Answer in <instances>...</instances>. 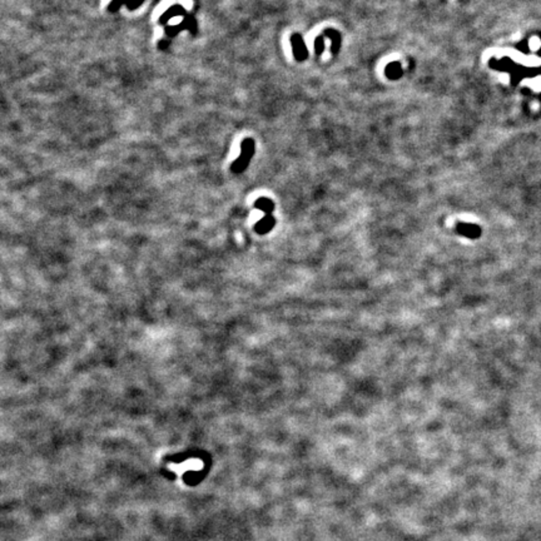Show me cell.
I'll use <instances>...</instances> for the list:
<instances>
[{"label": "cell", "instance_id": "cell-1", "mask_svg": "<svg viewBox=\"0 0 541 541\" xmlns=\"http://www.w3.org/2000/svg\"><path fill=\"white\" fill-rule=\"evenodd\" d=\"M291 45H292V53L294 59L298 63L304 62V60L308 58V50H307L306 43H304L303 38H302L301 34L294 33L291 35L290 38Z\"/></svg>", "mask_w": 541, "mask_h": 541}, {"label": "cell", "instance_id": "cell-2", "mask_svg": "<svg viewBox=\"0 0 541 541\" xmlns=\"http://www.w3.org/2000/svg\"><path fill=\"white\" fill-rule=\"evenodd\" d=\"M456 232L460 236L470 240H476L481 236V228L474 223H457L456 225Z\"/></svg>", "mask_w": 541, "mask_h": 541}, {"label": "cell", "instance_id": "cell-3", "mask_svg": "<svg viewBox=\"0 0 541 541\" xmlns=\"http://www.w3.org/2000/svg\"><path fill=\"white\" fill-rule=\"evenodd\" d=\"M185 9L182 7V5L179 4H176V5H172L171 8H169L168 10H166V12L163 13V14L161 15V18H159L158 23L159 24H167L169 22L171 19H173V18L176 17H185Z\"/></svg>", "mask_w": 541, "mask_h": 541}, {"label": "cell", "instance_id": "cell-4", "mask_svg": "<svg viewBox=\"0 0 541 541\" xmlns=\"http://www.w3.org/2000/svg\"><path fill=\"white\" fill-rule=\"evenodd\" d=\"M325 36H328L331 39V54L337 55L339 49H341L342 44V35L338 33L336 29H326Z\"/></svg>", "mask_w": 541, "mask_h": 541}, {"label": "cell", "instance_id": "cell-5", "mask_svg": "<svg viewBox=\"0 0 541 541\" xmlns=\"http://www.w3.org/2000/svg\"><path fill=\"white\" fill-rule=\"evenodd\" d=\"M275 225H276V219L273 218L272 214H266L263 218H261L258 222H257L256 227L254 228H256L257 232L261 233V235H266V233H268L269 230L275 227Z\"/></svg>", "mask_w": 541, "mask_h": 541}, {"label": "cell", "instance_id": "cell-6", "mask_svg": "<svg viewBox=\"0 0 541 541\" xmlns=\"http://www.w3.org/2000/svg\"><path fill=\"white\" fill-rule=\"evenodd\" d=\"M384 74H386L387 78L392 79V81L400 79L402 75H404V70H402L401 63L400 62L389 63V64L386 65V68H384Z\"/></svg>", "mask_w": 541, "mask_h": 541}, {"label": "cell", "instance_id": "cell-7", "mask_svg": "<svg viewBox=\"0 0 541 541\" xmlns=\"http://www.w3.org/2000/svg\"><path fill=\"white\" fill-rule=\"evenodd\" d=\"M254 150H256V144H254V140L252 138H245L241 143V154L243 158L249 159L251 161L252 157L254 156Z\"/></svg>", "mask_w": 541, "mask_h": 541}, {"label": "cell", "instance_id": "cell-8", "mask_svg": "<svg viewBox=\"0 0 541 541\" xmlns=\"http://www.w3.org/2000/svg\"><path fill=\"white\" fill-rule=\"evenodd\" d=\"M254 207H256L257 209H259V211L264 212L266 214H272L273 209H275V203H273V201H270L269 198L261 197L256 201Z\"/></svg>", "mask_w": 541, "mask_h": 541}, {"label": "cell", "instance_id": "cell-9", "mask_svg": "<svg viewBox=\"0 0 541 541\" xmlns=\"http://www.w3.org/2000/svg\"><path fill=\"white\" fill-rule=\"evenodd\" d=\"M249 162L251 161H248V159L243 158L242 156H240V157H237V159H236V161L230 164V171H232L233 173H242V172L246 171V168L248 167Z\"/></svg>", "mask_w": 541, "mask_h": 541}, {"label": "cell", "instance_id": "cell-10", "mask_svg": "<svg viewBox=\"0 0 541 541\" xmlns=\"http://www.w3.org/2000/svg\"><path fill=\"white\" fill-rule=\"evenodd\" d=\"M182 23H183V25H184L185 30H189L192 35H196V34H197L198 25H197V22H196V19H195V17H193V15L187 14L185 17H183Z\"/></svg>", "mask_w": 541, "mask_h": 541}, {"label": "cell", "instance_id": "cell-11", "mask_svg": "<svg viewBox=\"0 0 541 541\" xmlns=\"http://www.w3.org/2000/svg\"><path fill=\"white\" fill-rule=\"evenodd\" d=\"M184 25H183V23H179V24H176V25H168L166 26V29H164V33H166L167 36H171V38H174V36H177L178 34L180 33L182 30H184Z\"/></svg>", "mask_w": 541, "mask_h": 541}, {"label": "cell", "instance_id": "cell-12", "mask_svg": "<svg viewBox=\"0 0 541 541\" xmlns=\"http://www.w3.org/2000/svg\"><path fill=\"white\" fill-rule=\"evenodd\" d=\"M325 35H318L315 41V50L316 54L320 57L323 54V50H325V41H323Z\"/></svg>", "mask_w": 541, "mask_h": 541}, {"label": "cell", "instance_id": "cell-13", "mask_svg": "<svg viewBox=\"0 0 541 541\" xmlns=\"http://www.w3.org/2000/svg\"><path fill=\"white\" fill-rule=\"evenodd\" d=\"M127 2H128V0H112V3H110L109 7H108V9H109L110 13L118 12V10L121 9L122 5Z\"/></svg>", "mask_w": 541, "mask_h": 541}, {"label": "cell", "instance_id": "cell-14", "mask_svg": "<svg viewBox=\"0 0 541 541\" xmlns=\"http://www.w3.org/2000/svg\"><path fill=\"white\" fill-rule=\"evenodd\" d=\"M143 2H144V0H128V2L126 3V5L127 8H128V10H135L143 4Z\"/></svg>", "mask_w": 541, "mask_h": 541}]
</instances>
